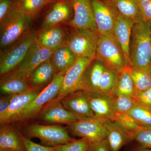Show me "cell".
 <instances>
[{
    "label": "cell",
    "instance_id": "1",
    "mask_svg": "<svg viewBox=\"0 0 151 151\" xmlns=\"http://www.w3.org/2000/svg\"><path fill=\"white\" fill-rule=\"evenodd\" d=\"M131 66L151 69V21L135 23L130 43Z\"/></svg>",
    "mask_w": 151,
    "mask_h": 151
},
{
    "label": "cell",
    "instance_id": "2",
    "mask_svg": "<svg viewBox=\"0 0 151 151\" xmlns=\"http://www.w3.org/2000/svg\"><path fill=\"white\" fill-rule=\"evenodd\" d=\"M33 19L23 13L17 5L0 21V45L4 49L12 44L26 33Z\"/></svg>",
    "mask_w": 151,
    "mask_h": 151
},
{
    "label": "cell",
    "instance_id": "3",
    "mask_svg": "<svg viewBox=\"0 0 151 151\" xmlns=\"http://www.w3.org/2000/svg\"><path fill=\"white\" fill-rule=\"evenodd\" d=\"M35 34L29 31L12 44L1 50V77L10 73L19 65L35 42Z\"/></svg>",
    "mask_w": 151,
    "mask_h": 151
},
{
    "label": "cell",
    "instance_id": "4",
    "mask_svg": "<svg viewBox=\"0 0 151 151\" xmlns=\"http://www.w3.org/2000/svg\"><path fill=\"white\" fill-rule=\"evenodd\" d=\"M65 74H57L23 111L14 119L12 122H25L38 116L43 108L58 96L62 88Z\"/></svg>",
    "mask_w": 151,
    "mask_h": 151
},
{
    "label": "cell",
    "instance_id": "5",
    "mask_svg": "<svg viewBox=\"0 0 151 151\" xmlns=\"http://www.w3.org/2000/svg\"><path fill=\"white\" fill-rule=\"evenodd\" d=\"M21 133L28 138L39 139L41 144L46 147H57L75 139L69 135L67 129L58 124H31Z\"/></svg>",
    "mask_w": 151,
    "mask_h": 151
},
{
    "label": "cell",
    "instance_id": "6",
    "mask_svg": "<svg viewBox=\"0 0 151 151\" xmlns=\"http://www.w3.org/2000/svg\"><path fill=\"white\" fill-rule=\"evenodd\" d=\"M95 59L103 63L106 68L118 73L126 65L122 49L112 37L99 35Z\"/></svg>",
    "mask_w": 151,
    "mask_h": 151
},
{
    "label": "cell",
    "instance_id": "7",
    "mask_svg": "<svg viewBox=\"0 0 151 151\" xmlns=\"http://www.w3.org/2000/svg\"><path fill=\"white\" fill-rule=\"evenodd\" d=\"M99 33L89 29H74L68 35L66 45L76 58H96Z\"/></svg>",
    "mask_w": 151,
    "mask_h": 151
},
{
    "label": "cell",
    "instance_id": "8",
    "mask_svg": "<svg viewBox=\"0 0 151 151\" xmlns=\"http://www.w3.org/2000/svg\"><path fill=\"white\" fill-rule=\"evenodd\" d=\"M66 125L67 131L71 134L86 139L90 142L107 138V131L105 123L94 117L83 118Z\"/></svg>",
    "mask_w": 151,
    "mask_h": 151
},
{
    "label": "cell",
    "instance_id": "9",
    "mask_svg": "<svg viewBox=\"0 0 151 151\" xmlns=\"http://www.w3.org/2000/svg\"><path fill=\"white\" fill-rule=\"evenodd\" d=\"M54 51L42 47L35 42L19 65L4 76L21 78L27 81L36 68L51 58Z\"/></svg>",
    "mask_w": 151,
    "mask_h": 151
},
{
    "label": "cell",
    "instance_id": "10",
    "mask_svg": "<svg viewBox=\"0 0 151 151\" xmlns=\"http://www.w3.org/2000/svg\"><path fill=\"white\" fill-rule=\"evenodd\" d=\"M90 2L99 34L114 37L113 29L116 21V9L110 2H105L102 0H90Z\"/></svg>",
    "mask_w": 151,
    "mask_h": 151
},
{
    "label": "cell",
    "instance_id": "11",
    "mask_svg": "<svg viewBox=\"0 0 151 151\" xmlns=\"http://www.w3.org/2000/svg\"><path fill=\"white\" fill-rule=\"evenodd\" d=\"M116 21L113 34L122 49L126 60V65L131 66L130 43L132 30L135 22L119 13L116 9Z\"/></svg>",
    "mask_w": 151,
    "mask_h": 151
},
{
    "label": "cell",
    "instance_id": "12",
    "mask_svg": "<svg viewBox=\"0 0 151 151\" xmlns=\"http://www.w3.org/2000/svg\"><path fill=\"white\" fill-rule=\"evenodd\" d=\"M73 17L69 22L74 29H89L97 31L90 0H72Z\"/></svg>",
    "mask_w": 151,
    "mask_h": 151
},
{
    "label": "cell",
    "instance_id": "13",
    "mask_svg": "<svg viewBox=\"0 0 151 151\" xmlns=\"http://www.w3.org/2000/svg\"><path fill=\"white\" fill-rule=\"evenodd\" d=\"M92 61L89 58H77L73 66L64 75L60 92L54 100L60 101L68 94L76 90L85 69Z\"/></svg>",
    "mask_w": 151,
    "mask_h": 151
},
{
    "label": "cell",
    "instance_id": "14",
    "mask_svg": "<svg viewBox=\"0 0 151 151\" xmlns=\"http://www.w3.org/2000/svg\"><path fill=\"white\" fill-rule=\"evenodd\" d=\"M86 94L94 118L104 123L113 121L116 111L111 95L101 93Z\"/></svg>",
    "mask_w": 151,
    "mask_h": 151
},
{
    "label": "cell",
    "instance_id": "15",
    "mask_svg": "<svg viewBox=\"0 0 151 151\" xmlns=\"http://www.w3.org/2000/svg\"><path fill=\"white\" fill-rule=\"evenodd\" d=\"M40 119L47 124H66L79 120L78 117L64 108L60 101L53 100L43 108Z\"/></svg>",
    "mask_w": 151,
    "mask_h": 151
},
{
    "label": "cell",
    "instance_id": "16",
    "mask_svg": "<svg viewBox=\"0 0 151 151\" xmlns=\"http://www.w3.org/2000/svg\"><path fill=\"white\" fill-rule=\"evenodd\" d=\"M66 110L77 116L78 119L94 117L86 94L77 90L71 92L60 100Z\"/></svg>",
    "mask_w": 151,
    "mask_h": 151
},
{
    "label": "cell",
    "instance_id": "17",
    "mask_svg": "<svg viewBox=\"0 0 151 151\" xmlns=\"http://www.w3.org/2000/svg\"><path fill=\"white\" fill-rule=\"evenodd\" d=\"M105 68L101 61L92 60L85 69L76 91L81 90L88 94L98 93V85Z\"/></svg>",
    "mask_w": 151,
    "mask_h": 151
},
{
    "label": "cell",
    "instance_id": "18",
    "mask_svg": "<svg viewBox=\"0 0 151 151\" xmlns=\"http://www.w3.org/2000/svg\"><path fill=\"white\" fill-rule=\"evenodd\" d=\"M73 10L72 0H57L45 16L41 29L54 27L66 21Z\"/></svg>",
    "mask_w": 151,
    "mask_h": 151
},
{
    "label": "cell",
    "instance_id": "19",
    "mask_svg": "<svg viewBox=\"0 0 151 151\" xmlns=\"http://www.w3.org/2000/svg\"><path fill=\"white\" fill-rule=\"evenodd\" d=\"M40 89H33L28 92L13 96L7 111L0 116V124H10L26 108L40 92Z\"/></svg>",
    "mask_w": 151,
    "mask_h": 151
},
{
    "label": "cell",
    "instance_id": "20",
    "mask_svg": "<svg viewBox=\"0 0 151 151\" xmlns=\"http://www.w3.org/2000/svg\"><path fill=\"white\" fill-rule=\"evenodd\" d=\"M68 35L60 26L41 29L35 34V42L40 46L55 51L66 45Z\"/></svg>",
    "mask_w": 151,
    "mask_h": 151
},
{
    "label": "cell",
    "instance_id": "21",
    "mask_svg": "<svg viewBox=\"0 0 151 151\" xmlns=\"http://www.w3.org/2000/svg\"><path fill=\"white\" fill-rule=\"evenodd\" d=\"M105 125L111 151H119L124 146L134 141V134L125 130L116 121H108Z\"/></svg>",
    "mask_w": 151,
    "mask_h": 151
},
{
    "label": "cell",
    "instance_id": "22",
    "mask_svg": "<svg viewBox=\"0 0 151 151\" xmlns=\"http://www.w3.org/2000/svg\"><path fill=\"white\" fill-rule=\"evenodd\" d=\"M57 74L50 58L36 68L30 74L27 81L32 88L40 89L42 87L47 86Z\"/></svg>",
    "mask_w": 151,
    "mask_h": 151
},
{
    "label": "cell",
    "instance_id": "23",
    "mask_svg": "<svg viewBox=\"0 0 151 151\" xmlns=\"http://www.w3.org/2000/svg\"><path fill=\"white\" fill-rule=\"evenodd\" d=\"M0 149L12 151H26L19 132L9 124L1 125Z\"/></svg>",
    "mask_w": 151,
    "mask_h": 151
},
{
    "label": "cell",
    "instance_id": "24",
    "mask_svg": "<svg viewBox=\"0 0 151 151\" xmlns=\"http://www.w3.org/2000/svg\"><path fill=\"white\" fill-rule=\"evenodd\" d=\"M77 58L66 45L55 50L51 57L52 64L57 74H65L73 66Z\"/></svg>",
    "mask_w": 151,
    "mask_h": 151
},
{
    "label": "cell",
    "instance_id": "25",
    "mask_svg": "<svg viewBox=\"0 0 151 151\" xmlns=\"http://www.w3.org/2000/svg\"><path fill=\"white\" fill-rule=\"evenodd\" d=\"M135 93L134 85L131 74V66L126 65L123 70L118 73L116 85L111 95L122 94L133 98Z\"/></svg>",
    "mask_w": 151,
    "mask_h": 151
},
{
    "label": "cell",
    "instance_id": "26",
    "mask_svg": "<svg viewBox=\"0 0 151 151\" xmlns=\"http://www.w3.org/2000/svg\"><path fill=\"white\" fill-rule=\"evenodd\" d=\"M32 89L25 79L7 76L1 77L0 89L2 94L16 95L28 92Z\"/></svg>",
    "mask_w": 151,
    "mask_h": 151
},
{
    "label": "cell",
    "instance_id": "27",
    "mask_svg": "<svg viewBox=\"0 0 151 151\" xmlns=\"http://www.w3.org/2000/svg\"><path fill=\"white\" fill-rule=\"evenodd\" d=\"M111 4L122 15L135 22L143 20L139 11L137 0H110Z\"/></svg>",
    "mask_w": 151,
    "mask_h": 151
},
{
    "label": "cell",
    "instance_id": "28",
    "mask_svg": "<svg viewBox=\"0 0 151 151\" xmlns=\"http://www.w3.org/2000/svg\"><path fill=\"white\" fill-rule=\"evenodd\" d=\"M131 74L135 92H144L151 87V69H140L131 66Z\"/></svg>",
    "mask_w": 151,
    "mask_h": 151
},
{
    "label": "cell",
    "instance_id": "29",
    "mask_svg": "<svg viewBox=\"0 0 151 151\" xmlns=\"http://www.w3.org/2000/svg\"><path fill=\"white\" fill-rule=\"evenodd\" d=\"M57 0H18L17 6L23 13L33 19L45 6Z\"/></svg>",
    "mask_w": 151,
    "mask_h": 151
},
{
    "label": "cell",
    "instance_id": "30",
    "mask_svg": "<svg viewBox=\"0 0 151 151\" xmlns=\"http://www.w3.org/2000/svg\"><path fill=\"white\" fill-rule=\"evenodd\" d=\"M128 113L141 127H151V111L142 104L136 101L134 108Z\"/></svg>",
    "mask_w": 151,
    "mask_h": 151
},
{
    "label": "cell",
    "instance_id": "31",
    "mask_svg": "<svg viewBox=\"0 0 151 151\" xmlns=\"http://www.w3.org/2000/svg\"><path fill=\"white\" fill-rule=\"evenodd\" d=\"M118 73L105 68L98 85V93L111 95L117 80Z\"/></svg>",
    "mask_w": 151,
    "mask_h": 151
},
{
    "label": "cell",
    "instance_id": "32",
    "mask_svg": "<svg viewBox=\"0 0 151 151\" xmlns=\"http://www.w3.org/2000/svg\"><path fill=\"white\" fill-rule=\"evenodd\" d=\"M116 113H128L134 108L136 100L132 97L127 95H112Z\"/></svg>",
    "mask_w": 151,
    "mask_h": 151
},
{
    "label": "cell",
    "instance_id": "33",
    "mask_svg": "<svg viewBox=\"0 0 151 151\" xmlns=\"http://www.w3.org/2000/svg\"><path fill=\"white\" fill-rule=\"evenodd\" d=\"M113 121H116L125 130L133 134L142 127L136 122L129 113H116Z\"/></svg>",
    "mask_w": 151,
    "mask_h": 151
},
{
    "label": "cell",
    "instance_id": "34",
    "mask_svg": "<svg viewBox=\"0 0 151 151\" xmlns=\"http://www.w3.org/2000/svg\"><path fill=\"white\" fill-rule=\"evenodd\" d=\"M90 143L84 138L75 139L69 142L58 146L56 151H87Z\"/></svg>",
    "mask_w": 151,
    "mask_h": 151
},
{
    "label": "cell",
    "instance_id": "35",
    "mask_svg": "<svg viewBox=\"0 0 151 151\" xmlns=\"http://www.w3.org/2000/svg\"><path fill=\"white\" fill-rule=\"evenodd\" d=\"M134 140L144 147L151 149V127H142L135 132Z\"/></svg>",
    "mask_w": 151,
    "mask_h": 151
},
{
    "label": "cell",
    "instance_id": "36",
    "mask_svg": "<svg viewBox=\"0 0 151 151\" xmlns=\"http://www.w3.org/2000/svg\"><path fill=\"white\" fill-rule=\"evenodd\" d=\"M19 132L20 136L24 143L26 151H56L57 147H46L34 142L29 138L25 137L21 132Z\"/></svg>",
    "mask_w": 151,
    "mask_h": 151
},
{
    "label": "cell",
    "instance_id": "37",
    "mask_svg": "<svg viewBox=\"0 0 151 151\" xmlns=\"http://www.w3.org/2000/svg\"><path fill=\"white\" fill-rule=\"evenodd\" d=\"M138 6L143 21H151V0L138 1Z\"/></svg>",
    "mask_w": 151,
    "mask_h": 151
},
{
    "label": "cell",
    "instance_id": "38",
    "mask_svg": "<svg viewBox=\"0 0 151 151\" xmlns=\"http://www.w3.org/2000/svg\"><path fill=\"white\" fill-rule=\"evenodd\" d=\"M133 98L151 111V87L141 92H135Z\"/></svg>",
    "mask_w": 151,
    "mask_h": 151
},
{
    "label": "cell",
    "instance_id": "39",
    "mask_svg": "<svg viewBox=\"0 0 151 151\" xmlns=\"http://www.w3.org/2000/svg\"><path fill=\"white\" fill-rule=\"evenodd\" d=\"M18 0H0V21L5 17L14 7Z\"/></svg>",
    "mask_w": 151,
    "mask_h": 151
},
{
    "label": "cell",
    "instance_id": "40",
    "mask_svg": "<svg viewBox=\"0 0 151 151\" xmlns=\"http://www.w3.org/2000/svg\"><path fill=\"white\" fill-rule=\"evenodd\" d=\"M87 151H111V150L106 138L102 140L90 143Z\"/></svg>",
    "mask_w": 151,
    "mask_h": 151
},
{
    "label": "cell",
    "instance_id": "41",
    "mask_svg": "<svg viewBox=\"0 0 151 151\" xmlns=\"http://www.w3.org/2000/svg\"><path fill=\"white\" fill-rule=\"evenodd\" d=\"M13 95L3 94L2 96H1L0 98V116H2L7 111Z\"/></svg>",
    "mask_w": 151,
    "mask_h": 151
},
{
    "label": "cell",
    "instance_id": "42",
    "mask_svg": "<svg viewBox=\"0 0 151 151\" xmlns=\"http://www.w3.org/2000/svg\"><path fill=\"white\" fill-rule=\"evenodd\" d=\"M131 151H151V149L146 148L139 144V145L135 147Z\"/></svg>",
    "mask_w": 151,
    "mask_h": 151
},
{
    "label": "cell",
    "instance_id": "43",
    "mask_svg": "<svg viewBox=\"0 0 151 151\" xmlns=\"http://www.w3.org/2000/svg\"><path fill=\"white\" fill-rule=\"evenodd\" d=\"M102 1L105 2H110V0H102Z\"/></svg>",
    "mask_w": 151,
    "mask_h": 151
},
{
    "label": "cell",
    "instance_id": "44",
    "mask_svg": "<svg viewBox=\"0 0 151 151\" xmlns=\"http://www.w3.org/2000/svg\"><path fill=\"white\" fill-rule=\"evenodd\" d=\"M0 151H12L7 150H2V149H0Z\"/></svg>",
    "mask_w": 151,
    "mask_h": 151
},
{
    "label": "cell",
    "instance_id": "45",
    "mask_svg": "<svg viewBox=\"0 0 151 151\" xmlns=\"http://www.w3.org/2000/svg\"><path fill=\"white\" fill-rule=\"evenodd\" d=\"M138 1H142V0H137Z\"/></svg>",
    "mask_w": 151,
    "mask_h": 151
},
{
    "label": "cell",
    "instance_id": "46",
    "mask_svg": "<svg viewBox=\"0 0 151 151\" xmlns=\"http://www.w3.org/2000/svg\"></svg>",
    "mask_w": 151,
    "mask_h": 151
}]
</instances>
